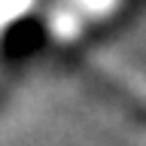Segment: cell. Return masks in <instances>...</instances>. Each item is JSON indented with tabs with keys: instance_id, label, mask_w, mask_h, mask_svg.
<instances>
[{
	"instance_id": "1",
	"label": "cell",
	"mask_w": 146,
	"mask_h": 146,
	"mask_svg": "<svg viewBox=\"0 0 146 146\" xmlns=\"http://www.w3.org/2000/svg\"><path fill=\"white\" fill-rule=\"evenodd\" d=\"M36 3L40 0H0V64H3V55H6L15 31L36 9Z\"/></svg>"
}]
</instances>
